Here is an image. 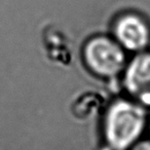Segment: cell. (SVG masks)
Listing matches in <instances>:
<instances>
[{
	"mask_svg": "<svg viewBox=\"0 0 150 150\" xmlns=\"http://www.w3.org/2000/svg\"><path fill=\"white\" fill-rule=\"evenodd\" d=\"M146 125L143 106L127 100L115 101L107 110L104 134L114 150H125L142 135Z\"/></svg>",
	"mask_w": 150,
	"mask_h": 150,
	"instance_id": "obj_1",
	"label": "cell"
},
{
	"mask_svg": "<svg viewBox=\"0 0 150 150\" xmlns=\"http://www.w3.org/2000/svg\"><path fill=\"white\" fill-rule=\"evenodd\" d=\"M125 86L140 105L150 107V54L137 56L127 69Z\"/></svg>",
	"mask_w": 150,
	"mask_h": 150,
	"instance_id": "obj_4",
	"label": "cell"
},
{
	"mask_svg": "<svg viewBox=\"0 0 150 150\" xmlns=\"http://www.w3.org/2000/svg\"><path fill=\"white\" fill-rule=\"evenodd\" d=\"M114 35L127 50H142L150 41V28L142 17L127 13L117 19L114 25Z\"/></svg>",
	"mask_w": 150,
	"mask_h": 150,
	"instance_id": "obj_3",
	"label": "cell"
},
{
	"mask_svg": "<svg viewBox=\"0 0 150 150\" xmlns=\"http://www.w3.org/2000/svg\"><path fill=\"white\" fill-rule=\"evenodd\" d=\"M83 54L88 68L101 76H114L125 65V56L120 46L103 36L91 39L84 47Z\"/></svg>",
	"mask_w": 150,
	"mask_h": 150,
	"instance_id": "obj_2",
	"label": "cell"
},
{
	"mask_svg": "<svg viewBox=\"0 0 150 150\" xmlns=\"http://www.w3.org/2000/svg\"><path fill=\"white\" fill-rule=\"evenodd\" d=\"M132 150H150V140L138 142L134 145Z\"/></svg>",
	"mask_w": 150,
	"mask_h": 150,
	"instance_id": "obj_5",
	"label": "cell"
}]
</instances>
